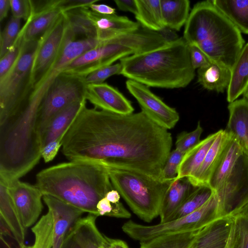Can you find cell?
<instances>
[{
  "mask_svg": "<svg viewBox=\"0 0 248 248\" xmlns=\"http://www.w3.org/2000/svg\"><path fill=\"white\" fill-rule=\"evenodd\" d=\"M87 15L97 31V38L104 42L123 33L135 31L140 27L128 17L113 15H102L87 7Z\"/></svg>",
  "mask_w": 248,
  "mask_h": 248,
  "instance_id": "cell-16",
  "label": "cell"
},
{
  "mask_svg": "<svg viewBox=\"0 0 248 248\" xmlns=\"http://www.w3.org/2000/svg\"><path fill=\"white\" fill-rule=\"evenodd\" d=\"M232 224L233 216L216 219L198 231L190 248H211L226 244Z\"/></svg>",
  "mask_w": 248,
  "mask_h": 248,
  "instance_id": "cell-17",
  "label": "cell"
},
{
  "mask_svg": "<svg viewBox=\"0 0 248 248\" xmlns=\"http://www.w3.org/2000/svg\"><path fill=\"white\" fill-rule=\"evenodd\" d=\"M122 65L117 63L96 70L85 77L84 80L86 84H99L103 82L109 77L121 74Z\"/></svg>",
  "mask_w": 248,
  "mask_h": 248,
  "instance_id": "cell-41",
  "label": "cell"
},
{
  "mask_svg": "<svg viewBox=\"0 0 248 248\" xmlns=\"http://www.w3.org/2000/svg\"><path fill=\"white\" fill-rule=\"evenodd\" d=\"M120 194L114 188L108 191L105 197L111 203H117L120 202Z\"/></svg>",
  "mask_w": 248,
  "mask_h": 248,
  "instance_id": "cell-51",
  "label": "cell"
},
{
  "mask_svg": "<svg viewBox=\"0 0 248 248\" xmlns=\"http://www.w3.org/2000/svg\"><path fill=\"white\" fill-rule=\"evenodd\" d=\"M8 183L0 178V216L19 246L24 244L26 228L8 190Z\"/></svg>",
  "mask_w": 248,
  "mask_h": 248,
  "instance_id": "cell-18",
  "label": "cell"
},
{
  "mask_svg": "<svg viewBox=\"0 0 248 248\" xmlns=\"http://www.w3.org/2000/svg\"><path fill=\"white\" fill-rule=\"evenodd\" d=\"M86 100L76 102L56 115L51 120L42 138V148L47 143L62 139L71 124L86 106Z\"/></svg>",
  "mask_w": 248,
  "mask_h": 248,
  "instance_id": "cell-24",
  "label": "cell"
},
{
  "mask_svg": "<svg viewBox=\"0 0 248 248\" xmlns=\"http://www.w3.org/2000/svg\"><path fill=\"white\" fill-rule=\"evenodd\" d=\"M218 132L201 166L193 175L188 177L195 186H208L212 172L229 139L230 135L226 130L220 129Z\"/></svg>",
  "mask_w": 248,
  "mask_h": 248,
  "instance_id": "cell-20",
  "label": "cell"
},
{
  "mask_svg": "<svg viewBox=\"0 0 248 248\" xmlns=\"http://www.w3.org/2000/svg\"><path fill=\"white\" fill-rule=\"evenodd\" d=\"M87 7L78 8L63 12L70 32L76 40L77 36L97 38V31L87 13Z\"/></svg>",
  "mask_w": 248,
  "mask_h": 248,
  "instance_id": "cell-31",
  "label": "cell"
},
{
  "mask_svg": "<svg viewBox=\"0 0 248 248\" xmlns=\"http://www.w3.org/2000/svg\"><path fill=\"white\" fill-rule=\"evenodd\" d=\"M114 2L119 9L124 12H129L135 15L137 12L136 0H116Z\"/></svg>",
  "mask_w": 248,
  "mask_h": 248,
  "instance_id": "cell-46",
  "label": "cell"
},
{
  "mask_svg": "<svg viewBox=\"0 0 248 248\" xmlns=\"http://www.w3.org/2000/svg\"><path fill=\"white\" fill-rule=\"evenodd\" d=\"M183 38L189 46L199 47L211 61L231 69L245 45L240 31L211 0L194 5Z\"/></svg>",
  "mask_w": 248,
  "mask_h": 248,
  "instance_id": "cell-4",
  "label": "cell"
},
{
  "mask_svg": "<svg viewBox=\"0 0 248 248\" xmlns=\"http://www.w3.org/2000/svg\"><path fill=\"white\" fill-rule=\"evenodd\" d=\"M214 192L208 186H198L169 217L167 221L185 217L195 212L204 205Z\"/></svg>",
  "mask_w": 248,
  "mask_h": 248,
  "instance_id": "cell-33",
  "label": "cell"
},
{
  "mask_svg": "<svg viewBox=\"0 0 248 248\" xmlns=\"http://www.w3.org/2000/svg\"><path fill=\"white\" fill-rule=\"evenodd\" d=\"M97 0H62L61 7L63 12L78 8L88 7Z\"/></svg>",
  "mask_w": 248,
  "mask_h": 248,
  "instance_id": "cell-45",
  "label": "cell"
},
{
  "mask_svg": "<svg viewBox=\"0 0 248 248\" xmlns=\"http://www.w3.org/2000/svg\"><path fill=\"white\" fill-rule=\"evenodd\" d=\"M203 131L200 122L192 131H183L178 135L175 141V149L186 153L200 142V137Z\"/></svg>",
  "mask_w": 248,
  "mask_h": 248,
  "instance_id": "cell-37",
  "label": "cell"
},
{
  "mask_svg": "<svg viewBox=\"0 0 248 248\" xmlns=\"http://www.w3.org/2000/svg\"><path fill=\"white\" fill-rule=\"evenodd\" d=\"M218 201L215 192L210 199L195 212L170 221L153 225H144L129 220L122 229L129 237L142 242L162 235L199 230L216 219Z\"/></svg>",
  "mask_w": 248,
  "mask_h": 248,
  "instance_id": "cell-8",
  "label": "cell"
},
{
  "mask_svg": "<svg viewBox=\"0 0 248 248\" xmlns=\"http://www.w3.org/2000/svg\"><path fill=\"white\" fill-rule=\"evenodd\" d=\"M8 190L26 229L38 220L43 208V194L35 186L18 180L8 184Z\"/></svg>",
  "mask_w": 248,
  "mask_h": 248,
  "instance_id": "cell-13",
  "label": "cell"
},
{
  "mask_svg": "<svg viewBox=\"0 0 248 248\" xmlns=\"http://www.w3.org/2000/svg\"><path fill=\"white\" fill-rule=\"evenodd\" d=\"M160 5L165 27L179 31L185 25L190 14L188 0H160Z\"/></svg>",
  "mask_w": 248,
  "mask_h": 248,
  "instance_id": "cell-28",
  "label": "cell"
},
{
  "mask_svg": "<svg viewBox=\"0 0 248 248\" xmlns=\"http://www.w3.org/2000/svg\"><path fill=\"white\" fill-rule=\"evenodd\" d=\"M198 82L205 89L218 93L227 89L231 79V69L211 61L208 65L198 69Z\"/></svg>",
  "mask_w": 248,
  "mask_h": 248,
  "instance_id": "cell-25",
  "label": "cell"
},
{
  "mask_svg": "<svg viewBox=\"0 0 248 248\" xmlns=\"http://www.w3.org/2000/svg\"><path fill=\"white\" fill-rule=\"evenodd\" d=\"M74 40L62 13L39 39L31 68L33 89L49 70L64 46Z\"/></svg>",
  "mask_w": 248,
  "mask_h": 248,
  "instance_id": "cell-11",
  "label": "cell"
},
{
  "mask_svg": "<svg viewBox=\"0 0 248 248\" xmlns=\"http://www.w3.org/2000/svg\"><path fill=\"white\" fill-rule=\"evenodd\" d=\"M62 139L52 141L45 146L42 150V157L46 163L52 161L56 156L62 145Z\"/></svg>",
  "mask_w": 248,
  "mask_h": 248,
  "instance_id": "cell-44",
  "label": "cell"
},
{
  "mask_svg": "<svg viewBox=\"0 0 248 248\" xmlns=\"http://www.w3.org/2000/svg\"><path fill=\"white\" fill-rule=\"evenodd\" d=\"M218 131L204 139L185 153L178 168L176 179L189 177L193 175L202 164L205 155L218 135Z\"/></svg>",
  "mask_w": 248,
  "mask_h": 248,
  "instance_id": "cell-27",
  "label": "cell"
},
{
  "mask_svg": "<svg viewBox=\"0 0 248 248\" xmlns=\"http://www.w3.org/2000/svg\"><path fill=\"white\" fill-rule=\"evenodd\" d=\"M83 77L62 72L55 79L40 106L38 128L41 137L54 117L71 104L85 99Z\"/></svg>",
  "mask_w": 248,
  "mask_h": 248,
  "instance_id": "cell-9",
  "label": "cell"
},
{
  "mask_svg": "<svg viewBox=\"0 0 248 248\" xmlns=\"http://www.w3.org/2000/svg\"><path fill=\"white\" fill-rule=\"evenodd\" d=\"M167 42H170L176 40L178 37L175 31L167 27H165L159 32Z\"/></svg>",
  "mask_w": 248,
  "mask_h": 248,
  "instance_id": "cell-49",
  "label": "cell"
},
{
  "mask_svg": "<svg viewBox=\"0 0 248 248\" xmlns=\"http://www.w3.org/2000/svg\"><path fill=\"white\" fill-rule=\"evenodd\" d=\"M189 49L191 63L195 70L205 66L211 62L206 55L196 46H189Z\"/></svg>",
  "mask_w": 248,
  "mask_h": 248,
  "instance_id": "cell-43",
  "label": "cell"
},
{
  "mask_svg": "<svg viewBox=\"0 0 248 248\" xmlns=\"http://www.w3.org/2000/svg\"><path fill=\"white\" fill-rule=\"evenodd\" d=\"M91 10L102 15L115 14V9L104 4L93 3L88 7Z\"/></svg>",
  "mask_w": 248,
  "mask_h": 248,
  "instance_id": "cell-47",
  "label": "cell"
},
{
  "mask_svg": "<svg viewBox=\"0 0 248 248\" xmlns=\"http://www.w3.org/2000/svg\"><path fill=\"white\" fill-rule=\"evenodd\" d=\"M61 248H80L73 238L70 230L64 237Z\"/></svg>",
  "mask_w": 248,
  "mask_h": 248,
  "instance_id": "cell-48",
  "label": "cell"
},
{
  "mask_svg": "<svg viewBox=\"0 0 248 248\" xmlns=\"http://www.w3.org/2000/svg\"><path fill=\"white\" fill-rule=\"evenodd\" d=\"M215 192L218 218L234 216L248 202V153L243 150L229 176Z\"/></svg>",
  "mask_w": 248,
  "mask_h": 248,
  "instance_id": "cell-10",
  "label": "cell"
},
{
  "mask_svg": "<svg viewBox=\"0 0 248 248\" xmlns=\"http://www.w3.org/2000/svg\"><path fill=\"white\" fill-rule=\"evenodd\" d=\"M11 9L10 0H0V21L2 22L7 16Z\"/></svg>",
  "mask_w": 248,
  "mask_h": 248,
  "instance_id": "cell-50",
  "label": "cell"
},
{
  "mask_svg": "<svg viewBox=\"0 0 248 248\" xmlns=\"http://www.w3.org/2000/svg\"><path fill=\"white\" fill-rule=\"evenodd\" d=\"M96 216L89 214L78 219L70 231L80 248H109L107 237L98 230Z\"/></svg>",
  "mask_w": 248,
  "mask_h": 248,
  "instance_id": "cell-19",
  "label": "cell"
},
{
  "mask_svg": "<svg viewBox=\"0 0 248 248\" xmlns=\"http://www.w3.org/2000/svg\"><path fill=\"white\" fill-rule=\"evenodd\" d=\"M126 87L140 105L141 111L158 125L167 129L173 128L180 119L176 110L167 105L149 87L137 81L128 79Z\"/></svg>",
  "mask_w": 248,
  "mask_h": 248,
  "instance_id": "cell-12",
  "label": "cell"
},
{
  "mask_svg": "<svg viewBox=\"0 0 248 248\" xmlns=\"http://www.w3.org/2000/svg\"><path fill=\"white\" fill-rule=\"evenodd\" d=\"M184 154L176 149L170 151L162 169L160 181H172L177 178L178 168Z\"/></svg>",
  "mask_w": 248,
  "mask_h": 248,
  "instance_id": "cell-39",
  "label": "cell"
},
{
  "mask_svg": "<svg viewBox=\"0 0 248 248\" xmlns=\"http://www.w3.org/2000/svg\"><path fill=\"white\" fill-rule=\"evenodd\" d=\"M148 49L147 39L140 30L124 33L102 42L73 60L63 72L84 78L118 60Z\"/></svg>",
  "mask_w": 248,
  "mask_h": 248,
  "instance_id": "cell-7",
  "label": "cell"
},
{
  "mask_svg": "<svg viewBox=\"0 0 248 248\" xmlns=\"http://www.w3.org/2000/svg\"><path fill=\"white\" fill-rule=\"evenodd\" d=\"M243 98L248 102V88L243 94Z\"/></svg>",
  "mask_w": 248,
  "mask_h": 248,
  "instance_id": "cell-54",
  "label": "cell"
},
{
  "mask_svg": "<svg viewBox=\"0 0 248 248\" xmlns=\"http://www.w3.org/2000/svg\"><path fill=\"white\" fill-rule=\"evenodd\" d=\"M20 19L12 16L6 24L0 37V58L9 50L16 42L21 29Z\"/></svg>",
  "mask_w": 248,
  "mask_h": 248,
  "instance_id": "cell-36",
  "label": "cell"
},
{
  "mask_svg": "<svg viewBox=\"0 0 248 248\" xmlns=\"http://www.w3.org/2000/svg\"><path fill=\"white\" fill-rule=\"evenodd\" d=\"M227 243L226 244H222V245H219L218 246H217V247H213V248H225L226 247L227 244Z\"/></svg>",
  "mask_w": 248,
  "mask_h": 248,
  "instance_id": "cell-55",
  "label": "cell"
},
{
  "mask_svg": "<svg viewBox=\"0 0 248 248\" xmlns=\"http://www.w3.org/2000/svg\"><path fill=\"white\" fill-rule=\"evenodd\" d=\"M137 12L135 17L142 27L159 32L165 26L163 22L160 0H136Z\"/></svg>",
  "mask_w": 248,
  "mask_h": 248,
  "instance_id": "cell-29",
  "label": "cell"
},
{
  "mask_svg": "<svg viewBox=\"0 0 248 248\" xmlns=\"http://www.w3.org/2000/svg\"><path fill=\"white\" fill-rule=\"evenodd\" d=\"M53 219L51 213L48 212L43 216L31 228L34 235V242L32 245L23 244L20 248H52L53 242Z\"/></svg>",
  "mask_w": 248,
  "mask_h": 248,
  "instance_id": "cell-34",
  "label": "cell"
},
{
  "mask_svg": "<svg viewBox=\"0 0 248 248\" xmlns=\"http://www.w3.org/2000/svg\"><path fill=\"white\" fill-rule=\"evenodd\" d=\"M120 61L121 75L148 87L185 88L195 76L189 46L183 37L157 48L125 57Z\"/></svg>",
  "mask_w": 248,
  "mask_h": 248,
  "instance_id": "cell-3",
  "label": "cell"
},
{
  "mask_svg": "<svg viewBox=\"0 0 248 248\" xmlns=\"http://www.w3.org/2000/svg\"><path fill=\"white\" fill-rule=\"evenodd\" d=\"M85 98L99 109L121 114H131L134 110L131 102L107 83L87 84Z\"/></svg>",
  "mask_w": 248,
  "mask_h": 248,
  "instance_id": "cell-15",
  "label": "cell"
},
{
  "mask_svg": "<svg viewBox=\"0 0 248 248\" xmlns=\"http://www.w3.org/2000/svg\"><path fill=\"white\" fill-rule=\"evenodd\" d=\"M38 41L23 39L16 61L0 78V127L23 110L33 91L31 73Z\"/></svg>",
  "mask_w": 248,
  "mask_h": 248,
  "instance_id": "cell-6",
  "label": "cell"
},
{
  "mask_svg": "<svg viewBox=\"0 0 248 248\" xmlns=\"http://www.w3.org/2000/svg\"><path fill=\"white\" fill-rule=\"evenodd\" d=\"M96 211L97 217L106 216L117 218H129L131 216L121 202L112 203L105 197L101 199L97 203Z\"/></svg>",
  "mask_w": 248,
  "mask_h": 248,
  "instance_id": "cell-38",
  "label": "cell"
},
{
  "mask_svg": "<svg viewBox=\"0 0 248 248\" xmlns=\"http://www.w3.org/2000/svg\"><path fill=\"white\" fill-rule=\"evenodd\" d=\"M198 231L156 237L140 242V248H190Z\"/></svg>",
  "mask_w": 248,
  "mask_h": 248,
  "instance_id": "cell-32",
  "label": "cell"
},
{
  "mask_svg": "<svg viewBox=\"0 0 248 248\" xmlns=\"http://www.w3.org/2000/svg\"><path fill=\"white\" fill-rule=\"evenodd\" d=\"M107 168L113 187L133 212L146 222L159 216L164 195L173 180L161 181L135 172Z\"/></svg>",
  "mask_w": 248,
  "mask_h": 248,
  "instance_id": "cell-5",
  "label": "cell"
},
{
  "mask_svg": "<svg viewBox=\"0 0 248 248\" xmlns=\"http://www.w3.org/2000/svg\"><path fill=\"white\" fill-rule=\"evenodd\" d=\"M12 16L27 21L32 15V7L30 0H10Z\"/></svg>",
  "mask_w": 248,
  "mask_h": 248,
  "instance_id": "cell-42",
  "label": "cell"
},
{
  "mask_svg": "<svg viewBox=\"0 0 248 248\" xmlns=\"http://www.w3.org/2000/svg\"><path fill=\"white\" fill-rule=\"evenodd\" d=\"M229 118L226 131L248 153V102L236 100L228 106Z\"/></svg>",
  "mask_w": 248,
  "mask_h": 248,
  "instance_id": "cell-21",
  "label": "cell"
},
{
  "mask_svg": "<svg viewBox=\"0 0 248 248\" xmlns=\"http://www.w3.org/2000/svg\"><path fill=\"white\" fill-rule=\"evenodd\" d=\"M241 33L248 34V0H212Z\"/></svg>",
  "mask_w": 248,
  "mask_h": 248,
  "instance_id": "cell-30",
  "label": "cell"
},
{
  "mask_svg": "<svg viewBox=\"0 0 248 248\" xmlns=\"http://www.w3.org/2000/svg\"><path fill=\"white\" fill-rule=\"evenodd\" d=\"M248 88V42L245 44L231 69V76L227 89L229 103L235 101Z\"/></svg>",
  "mask_w": 248,
  "mask_h": 248,
  "instance_id": "cell-26",
  "label": "cell"
},
{
  "mask_svg": "<svg viewBox=\"0 0 248 248\" xmlns=\"http://www.w3.org/2000/svg\"><path fill=\"white\" fill-rule=\"evenodd\" d=\"M23 40V33L21 29L13 46L0 58V78L6 74L16 61Z\"/></svg>",
  "mask_w": 248,
  "mask_h": 248,
  "instance_id": "cell-40",
  "label": "cell"
},
{
  "mask_svg": "<svg viewBox=\"0 0 248 248\" xmlns=\"http://www.w3.org/2000/svg\"><path fill=\"white\" fill-rule=\"evenodd\" d=\"M243 152V149L238 141L230 135L229 139L208 184V186L214 191L218 189L229 176Z\"/></svg>",
  "mask_w": 248,
  "mask_h": 248,
  "instance_id": "cell-22",
  "label": "cell"
},
{
  "mask_svg": "<svg viewBox=\"0 0 248 248\" xmlns=\"http://www.w3.org/2000/svg\"><path fill=\"white\" fill-rule=\"evenodd\" d=\"M35 186L49 195L97 217L96 205L114 188L106 166L89 160H72L42 170Z\"/></svg>",
  "mask_w": 248,
  "mask_h": 248,
  "instance_id": "cell-2",
  "label": "cell"
},
{
  "mask_svg": "<svg viewBox=\"0 0 248 248\" xmlns=\"http://www.w3.org/2000/svg\"><path fill=\"white\" fill-rule=\"evenodd\" d=\"M238 213L243 214L248 216V202L244 205V206L238 212Z\"/></svg>",
  "mask_w": 248,
  "mask_h": 248,
  "instance_id": "cell-53",
  "label": "cell"
},
{
  "mask_svg": "<svg viewBox=\"0 0 248 248\" xmlns=\"http://www.w3.org/2000/svg\"><path fill=\"white\" fill-rule=\"evenodd\" d=\"M231 248H248V216L244 214L233 216Z\"/></svg>",
  "mask_w": 248,
  "mask_h": 248,
  "instance_id": "cell-35",
  "label": "cell"
},
{
  "mask_svg": "<svg viewBox=\"0 0 248 248\" xmlns=\"http://www.w3.org/2000/svg\"><path fill=\"white\" fill-rule=\"evenodd\" d=\"M172 138L142 111L121 114L86 106L66 130L62 152L69 161L89 160L160 180Z\"/></svg>",
  "mask_w": 248,
  "mask_h": 248,
  "instance_id": "cell-1",
  "label": "cell"
},
{
  "mask_svg": "<svg viewBox=\"0 0 248 248\" xmlns=\"http://www.w3.org/2000/svg\"><path fill=\"white\" fill-rule=\"evenodd\" d=\"M198 187L193 185L188 177L173 180L164 195L161 205L159 215L160 222L167 221Z\"/></svg>",
  "mask_w": 248,
  "mask_h": 248,
  "instance_id": "cell-23",
  "label": "cell"
},
{
  "mask_svg": "<svg viewBox=\"0 0 248 248\" xmlns=\"http://www.w3.org/2000/svg\"><path fill=\"white\" fill-rule=\"evenodd\" d=\"M109 248H129L127 244L123 240L117 239H111L107 237Z\"/></svg>",
  "mask_w": 248,
  "mask_h": 248,
  "instance_id": "cell-52",
  "label": "cell"
},
{
  "mask_svg": "<svg viewBox=\"0 0 248 248\" xmlns=\"http://www.w3.org/2000/svg\"><path fill=\"white\" fill-rule=\"evenodd\" d=\"M62 0H31L32 13L21 28L25 41L39 40L63 13Z\"/></svg>",
  "mask_w": 248,
  "mask_h": 248,
  "instance_id": "cell-14",
  "label": "cell"
}]
</instances>
